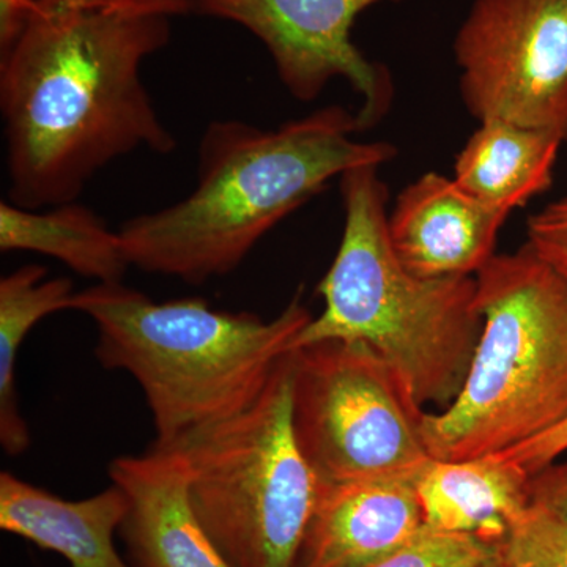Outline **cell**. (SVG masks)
I'll return each instance as SVG.
<instances>
[{"mask_svg":"<svg viewBox=\"0 0 567 567\" xmlns=\"http://www.w3.org/2000/svg\"><path fill=\"white\" fill-rule=\"evenodd\" d=\"M509 215L470 196L454 178L429 173L399 194L388 234L395 256L413 275L476 276L495 256L496 237Z\"/></svg>","mask_w":567,"mask_h":567,"instance_id":"30bf717a","label":"cell"},{"mask_svg":"<svg viewBox=\"0 0 567 567\" xmlns=\"http://www.w3.org/2000/svg\"><path fill=\"white\" fill-rule=\"evenodd\" d=\"M107 473L128 498L118 533L133 567H230L194 513L177 451L152 446L114 458Z\"/></svg>","mask_w":567,"mask_h":567,"instance_id":"8fae6325","label":"cell"},{"mask_svg":"<svg viewBox=\"0 0 567 567\" xmlns=\"http://www.w3.org/2000/svg\"><path fill=\"white\" fill-rule=\"evenodd\" d=\"M527 237L533 251L567 279V197L529 216Z\"/></svg>","mask_w":567,"mask_h":567,"instance_id":"ffe728a7","label":"cell"},{"mask_svg":"<svg viewBox=\"0 0 567 567\" xmlns=\"http://www.w3.org/2000/svg\"><path fill=\"white\" fill-rule=\"evenodd\" d=\"M33 6L35 0H0V50L17 37Z\"/></svg>","mask_w":567,"mask_h":567,"instance_id":"cb8c5ba5","label":"cell"},{"mask_svg":"<svg viewBox=\"0 0 567 567\" xmlns=\"http://www.w3.org/2000/svg\"><path fill=\"white\" fill-rule=\"evenodd\" d=\"M503 551L509 567H567V514L532 502Z\"/></svg>","mask_w":567,"mask_h":567,"instance_id":"d6986e66","label":"cell"},{"mask_svg":"<svg viewBox=\"0 0 567 567\" xmlns=\"http://www.w3.org/2000/svg\"><path fill=\"white\" fill-rule=\"evenodd\" d=\"M126 511L128 498L115 484L70 502L0 473V528L62 555L70 567H133L114 546Z\"/></svg>","mask_w":567,"mask_h":567,"instance_id":"5bb4252c","label":"cell"},{"mask_svg":"<svg viewBox=\"0 0 567 567\" xmlns=\"http://www.w3.org/2000/svg\"><path fill=\"white\" fill-rule=\"evenodd\" d=\"M383 0H193V13L244 25L274 58L279 80L298 102H315L342 78L361 96V132L386 114L393 84L385 66L352 41L357 18Z\"/></svg>","mask_w":567,"mask_h":567,"instance_id":"9c48e42d","label":"cell"},{"mask_svg":"<svg viewBox=\"0 0 567 567\" xmlns=\"http://www.w3.org/2000/svg\"><path fill=\"white\" fill-rule=\"evenodd\" d=\"M365 567H509L503 544L424 527L388 557Z\"/></svg>","mask_w":567,"mask_h":567,"instance_id":"ac0fdd59","label":"cell"},{"mask_svg":"<svg viewBox=\"0 0 567 567\" xmlns=\"http://www.w3.org/2000/svg\"><path fill=\"white\" fill-rule=\"evenodd\" d=\"M532 476L499 456L429 458L415 475L424 527L505 544L532 505Z\"/></svg>","mask_w":567,"mask_h":567,"instance_id":"4fadbf2b","label":"cell"},{"mask_svg":"<svg viewBox=\"0 0 567 567\" xmlns=\"http://www.w3.org/2000/svg\"><path fill=\"white\" fill-rule=\"evenodd\" d=\"M50 208L47 212L28 210L2 200V252L43 254L95 284L123 282L132 265L123 249L121 235L84 205L70 203Z\"/></svg>","mask_w":567,"mask_h":567,"instance_id":"2e32d148","label":"cell"},{"mask_svg":"<svg viewBox=\"0 0 567 567\" xmlns=\"http://www.w3.org/2000/svg\"><path fill=\"white\" fill-rule=\"evenodd\" d=\"M290 361L295 436L322 484L413 476L431 458L423 406L371 346L317 342Z\"/></svg>","mask_w":567,"mask_h":567,"instance_id":"52a82bcc","label":"cell"},{"mask_svg":"<svg viewBox=\"0 0 567 567\" xmlns=\"http://www.w3.org/2000/svg\"><path fill=\"white\" fill-rule=\"evenodd\" d=\"M171 40L169 18L48 9L35 0L0 50L9 203H76L103 167L145 147L177 148L141 80Z\"/></svg>","mask_w":567,"mask_h":567,"instance_id":"6da1fadb","label":"cell"},{"mask_svg":"<svg viewBox=\"0 0 567 567\" xmlns=\"http://www.w3.org/2000/svg\"><path fill=\"white\" fill-rule=\"evenodd\" d=\"M48 9L95 11L117 17L174 18L193 13V0H37Z\"/></svg>","mask_w":567,"mask_h":567,"instance_id":"44dd1931","label":"cell"},{"mask_svg":"<svg viewBox=\"0 0 567 567\" xmlns=\"http://www.w3.org/2000/svg\"><path fill=\"white\" fill-rule=\"evenodd\" d=\"M563 141L516 123H481L454 164V181L481 203L514 212L554 183Z\"/></svg>","mask_w":567,"mask_h":567,"instance_id":"9a60e30c","label":"cell"},{"mask_svg":"<svg viewBox=\"0 0 567 567\" xmlns=\"http://www.w3.org/2000/svg\"><path fill=\"white\" fill-rule=\"evenodd\" d=\"M423 528L415 475L323 484L293 567H365Z\"/></svg>","mask_w":567,"mask_h":567,"instance_id":"7c38bea8","label":"cell"},{"mask_svg":"<svg viewBox=\"0 0 567 567\" xmlns=\"http://www.w3.org/2000/svg\"><path fill=\"white\" fill-rule=\"evenodd\" d=\"M454 52L476 121L567 141V0H476Z\"/></svg>","mask_w":567,"mask_h":567,"instance_id":"ba28073f","label":"cell"},{"mask_svg":"<svg viewBox=\"0 0 567 567\" xmlns=\"http://www.w3.org/2000/svg\"><path fill=\"white\" fill-rule=\"evenodd\" d=\"M532 502L567 514V461L555 462L532 476Z\"/></svg>","mask_w":567,"mask_h":567,"instance_id":"603a6c76","label":"cell"},{"mask_svg":"<svg viewBox=\"0 0 567 567\" xmlns=\"http://www.w3.org/2000/svg\"><path fill=\"white\" fill-rule=\"evenodd\" d=\"M73 309L95 323L100 364L141 386L158 450L248 410L315 317L300 292L265 320L216 311L203 298L156 303L123 282L76 292Z\"/></svg>","mask_w":567,"mask_h":567,"instance_id":"3957f363","label":"cell"},{"mask_svg":"<svg viewBox=\"0 0 567 567\" xmlns=\"http://www.w3.org/2000/svg\"><path fill=\"white\" fill-rule=\"evenodd\" d=\"M483 331L453 404L425 412L429 456H487L567 417V279L532 246L495 254L477 271Z\"/></svg>","mask_w":567,"mask_h":567,"instance_id":"5b68a950","label":"cell"},{"mask_svg":"<svg viewBox=\"0 0 567 567\" xmlns=\"http://www.w3.org/2000/svg\"><path fill=\"white\" fill-rule=\"evenodd\" d=\"M73 281L50 278L48 268L29 264L0 279V445L10 457L31 446L17 388L18 357L25 336L44 317L73 309Z\"/></svg>","mask_w":567,"mask_h":567,"instance_id":"e0dca14e","label":"cell"},{"mask_svg":"<svg viewBox=\"0 0 567 567\" xmlns=\"http://www.w3.org/2000/svg\"><path fill=\"white\" fill-rule=\"evenodd\" d=\"M498 454L524 468L529 476L536 475L567 454V417L550 431Z\"/></svg>","mask_w":567,"mask_h":567,"instance_id":"7402d4cb","label":"cell"},{"mask_svg":"<svg viewBox=\"0 0 567 567\" xmlns=\"http://www.w3.org/2000/svg\"><path fill=\"white\" fill-rule=\"evenodd\" d=\"M358 133L357 115L341 106L271 132L212 122L200 137L193 193L118 230L130 265L194 286L233 274L265 235L334 177L380 167L398 153L388 142L354 140Z\"/></svg>","mask_w":567,"mask_h":567,"instance_id":"7a4b0ae2","label":"cell"},{"mask_svg":"<svg viewBox=\"0 0 567 567\" xmlns=\"http://www.w3.org/2000/svg\"><path fill=\"white\" fill-rule=\"evenodd\" d=\"M290 353L248 410L173 447L194 513L230 567H293L322 494L293 432Z\"/></svg>","mask_w":567,"mask_h":567,"instance_id":"8992f818","label":"cell"},{"mask_svg":"<svg viewBox=\"0 0 567 567\" xmlns=\"http://www.w3.org/2000/svg\"><path fill=\"white\" fill-rule=\"evenodd\" d=\"M344 233L320 281L324 308L295 341L364 342L401 375L417 405L453 404L483 331L475 276L421 278L395 256L379 166L341 175Z\"/></svg>","mask_w":567,"mask_h":567,"instance_id":"277c9868","label":"cell"}]
</instances>
